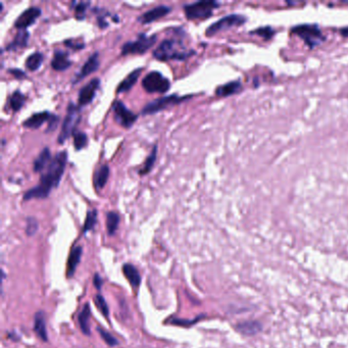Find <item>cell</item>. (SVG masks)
<instances>
[{"label":"cell","instance_id":"obj_34","mask_svg":"<svg viewBox=\"0 0 348 348\" xmlns=\"http://www.w3.org/2000/svg\"><path fill=\"white\" fill-rule=\"evenodd\" d=\"M94 302H95L96 307L99 309V312H100L103 315V317L104 318H108L109 309H108V305H107L105 299L103 298V296L101 294L95 295Z\"/></svg>","mask_w":348,"mask_h":348},{"label":"cell","instance_id":"obj_13","mask_svg":"<svg viewBox=\"0 0 348 348\" xmlns=\"http://www.w3.org/2000/svg\"><path fill=\"white\" fill-rule=\"evenodd\" d=\"M98 68H99V53L94 52L91 56H89L88 59H87V61L84 64L81 71L76 75V77H75V79L73 80V83H75V84L79 83L80 81L85 79L87 76H89L90 74L97 71Z\"/></svg>","mask_w":348,"mask_h":348},{"label":"cell","instance_id":"obj_1","mask_svg":"<svg viewBox=\"0 0 348 348\" xmlns=\"http://www.w3.org/2000/svg\"><path fill=\"white\" fill-rule=\"evenodd\" d=\"M67 161L68 152H58L54 158H52L46 172L41 175L40 183L24 194V200L44 199V198H47L53 188L58 187L61 177H63L65 173Z\"/></svg>","mask_w":348,"mask_h":348},{"label":"cell","instance_id":"obj_23","mask_svg":"<svg viewBox=\"0 0 348 348\" xmlns=\"http://www.w3.org/2000/svg\"><path fill=\"white\" fill-rule=\"evenodd\" d=\"M241 89H242V85L240 81H232L218 87L216 90V94L219 97H228L240 92Z\"/></svg>","mask_w":348,"mask_h":348},{"label":"cell","instance_id":"obj_11","mask_svg":"<svg viewBox=\"0 0 348 348\" xmlns=\"http://www.w3.org/2000/svg\"><path fill=\"white\" fill-rule=\"evenodd\" d=\"M41 14L42 11L39 7H29L27 10H25L15 22V27L19 30H26L27 28L31 27L33 24H35V22L38 20Z\"/></svg>","mask_w":348,"mask_h":348},{"label":"cell","instance_id":"obj_6","mask_svg":"<svg viewBox=\"0 0 348 348\" xmlns=\"http://www.w3.org/2000/svg\"><path fill=\"white\" fill-rule=\"evenodd\" d=\"M157 36L150 35L147 36L146 34H140L137 39L133 42H127L122 47V55H129V54H144L147 50H149L156 42Z\"/></svg>","mask_w":348,"mask_h":348},{"label":"cell","instance_id":"obj_30","mask_svg":"<svg viewBox=\"0 0 348 348\" xmlns=\"http://www.w3.org/2000/svg\"><path fill=\"white\" fill-rule=\"evenodd\" d=\"M25 101H26V97H25V95L21 91L17 90L12 93L9 98L10 108L14 111H19L23 107Z\"/></svg>","mask_w":348,"mask_h":348},{"label":"cell","instance_id":"obj_14","mask_svg":"<svg viewBox=\"0 0 348 348\" xmlns=\"http://www.w3.org/2000/svg\"><path fill=\"white\" fill-rule=\"evenodd\" d=\"M172 8L170 6H167V5H158V6H155L153 7L152 9L150 10H148L146 12H144V14L138 18V21L141 23V24H150L152 22H155L161 18H164L166 17L167 15H169L170 12H171Z\"/></svg>","mask_w":348,"mask_h":348},{"label":"cell","instance_id":"obj_33","mask_svg":"<svg viewBox=\"0 0 348 348\" xmlns=\"http://www.w3.org/2000/svg\"><path fill=\"white\" fill-rule=\"evenodd\" d=\"M96 330L98 331L99 334H100V337L103 339V341H104L107 345H109V346H111V347H114V346H117V345L119 344L118 339L114 336V335H111L108 331H106L105 329H103V328H101V327H97Z\"/></svg>","mask_w":348,"mask_h":348},{"label":"cell","instance_id":"obj_17","mask_svg":"<svg viewBox=\"0 0 348 348\" xmlns=\"http://www.w3.org/2000/svg\"><path fill=\"white\" fill-rule=\"evenodd\" d=\"M51 114H49L48 111H42V113H37L33 116H31L30 118H28L26 121L24 122L23 126L25 128L28 129H33L36 130L40 128L44 123H46L47 121H49L50 119Z\"/></svg>","mask_w":348,"mask_h":348},{"label":"cell","instance_id":"obj_21","mask_svg":"<svg viewBox=\"0 0 348 348\" xmlns=\"http://www.w3.org/2000/svg\"><path fill=\"white\" fill-rule=\"evenodd\" d=\"M34 331L42 341H48V335L46 331V322L45 317L42 312H38L34 318Z\"/></svg>","mask_w":348,"mask_h":348},{"label":"cell","instance_id":"obj_9","mask_svg":"<svg viewBox=\"0 0 348 348\" xmlns=\"http://www.w3.org/2000/svg\"><path fill=\"white\" fill-rule=\"evenodd\" d=\"M186 97H180L178 95H170V96H165L160 97L156 100H153L151 102L147 103L144 108L142 109L143 115H153L161 111L164 109H167L170 106L177 105L181 103L183 100H185Z\"/></svg>","mask_w":348,"mask_h":348},{"label":"cell","instance_id":"obj_35","mask_svg":"<svg viewBox=\"0 0 348 348\" xmlns=\"http://www.w3.org/2000/svg\"><path fill=\"white\" fill-rule=\"evenodd\" d=\"M75 9V17L77 20H84L86 16V10L90 6V2H73Z\"/></svg>","mask_w":348,"mask_h":348},{"label":"cell","instance_id":"obj_36","mask_svg":"<svg viewBox=\"0 0 348 348\" xmlns=\"http://www.w3.org/2000/svg\"><path fill=\"white\" fill-rule=\"evenodd\" d=\"M203 318V316H199L193 320H183V319H177L174 318L171 320V324L172 325H176V326H181V327H191L192 325H194L195 323H197L199 320H201Z\"/></svg>","mask_w":348,"mask_h":348},{"label":"cell","instance_id":"obj_12","mask_svg":"<svg viewBox=\"0 0 348 348\" xmlns=\"http://www.w3.org/2000/svg\"><path fill=\"white\" fill-rule=\"evenodd\" d=\"M99 85H100V80L94 78L88 84H86L84 87H82L78 97L79 106H85L92 102V100L95 97L96 91L99 88Z\"/></svg>","mask_w":348,"mask_h":348},{"label":"cell","instance_id":"obj_26","mask_svg":"<svg viewBox=\"0 0 348 348\" xmlns=\"http://www.w3.org/2000/svg\"><path fill=\"white\" fill-rule=\"evenodd\" d=\"M109 177V167L107 165H103L99 168L95 174L94 177V186L96 189H102Z\"/></svg>","mask_w":348,"mask_h":348},{"label":"cell","instance_id":"obj_18","mask_svg":"<svg viewBox=\"0 0 348 348\" xmlns=\"http://www.w3.org/2000/svg\"><path fill=\"white\" fill-rule=\"evenodd\" d=\"M123 273H124V276H125L126 279L129 281L133 289L135 290L137 289L141 283V276L139 274L138 270L131 264H125L123 266Z\"/></svg>","mask_w":348,"mask_h":348},{"label":"cell","instance_id":"obj_40","mask_svg":"<svg viewBox=\"0 0 348 348\" xmlns=\"http://www.w3.org/2000/svg\"><path fill=\"white\" fill-rule=\"evenodd\" d=\"M65 45L68 46L69 48L74 49V50H80V49H83L85 47L84 43L81 42H74L72 40H67L65 41Z\"/></svg>","mask_w":348,"mask_h":348},{"label":"cell","instance_id":"obj_24","mask_svg":"<svg viewBox=\"0 0 348 348\" xmlns=\"http://www.w3.org/2000/svg\"><path fill=\"white\" fill-rule=\"evenodd\" d=\"M90 317H91V308L89 306V303H86L82 309V312L80 313V315L78 317V321H79L82 333L87 335V336H89V335L91 334L90 324H89Z\"/></svg>","mask_w":348,"mask_h":348},{"label":"cell","instance_id":"obj_2","mask_svg":"<svg viewBox=\"0 0 348 348\" xmlns=\"http://www.w3.org/2000/svg\"><path fill=\"white\" fill-rule=\"evenodd\" d=\"M194 51H186L180 41L173 39H166L161 42L153 51L154 58L167 61V60H184L193 54Z\"/></svg>","mask_w":348,"mask_h":348},{"label":"cell","instance_id":"obj_41","mask_svg":"<svg viewBox=\"0 0 348 348\" xmlns=\"http://www.w3.org/2000/svg\"><path fill=\"white\" fill-rule=\"evenodd\" d=\"M8 72L12 75V76L16 77L18 80H22V79H25L27 76H26V74H25L22 70L20 69H9Z\"/></svg>","mask_w":348,"mask_h":348},{"label":"cell","instance_id":"obj_8","mask_svg":"<svg viewBox=\"0 0 348 348\" xmlns=\"http://www.w3.org/2000/svg\"><path fill=\"white\" fill-rule=\"evenodd\" d=\"M245 22H246V18L242 15H236V14L229 15L222 18L221 20L214 23L213 25H210L205 31V35L207 37L215 36L216 34L222 31H225L234 27L242 26Z\"/></svg>","mask_w":348,"mask_h":348},{"label":"cell","instance_id":"obj_31","mask_svg":"<svg viewBox=\"0 0 348 348\" xmlns=\"http://www.w3.org/2000/svg\"><path fill=\"white\" fill-rule=\"evenodd\" d=\"M96 223H97V211H96V209L89 210L88 213H87V217H86L84 226H83V233H86V232L93 230V228L96 225Z\"/></svg>","mask_w":348,"mask_h":348},{"label":"cell","instance_id":"obj_43","mask_svg":"<svg viewBox=\"0 0 348 348\" xmlns=\"http://www.w3.org/2000/svg\"><path fill=\"white\" fill-rule=\"evenodd\" d=\"M93 283H94V286H95L97 290H100V289H101V286H102L103 282H102V279H101L100 275L95 274L94 279H93Z\"/></svg>","mask_w":348,"mask_h":348},{"label":"cell","instance_id":"obj_3","mask_svg":"<svg viewBox=\"0 0 348 348\" xmlns=\"http://www.w3.org/2000/svg\"><path fill=\"white\" fill-rule=\"evenodd\" d=\"M81 118V106L70 103L67 110V116L64 120L63 126H61V130L57 138L59 144L65 143L66 140H68L76 132V128L79 125Z\"/></svg>","mask_w":348,"mask_h":348},{"label":"cell","instance_id":"obj_10","mask_svg":"<svg viewBox=\"0 0 348 348\" xmlns=\"http://www.w3.org/2000/svg\"><path fill=\"white\" fill-rule=\"evenodd\" d=\"M113 109L115 113V120L120 124V125L126 129H130L136 120L138 119L137 115H135L133 111H131L125 103H123L121 100H117L114 105Z\"/></svg>","mask_w":348,"mask_h":348},{"label":"cell","instance_id":"obj_15","mask_svg":"<svg viewBox=\"0 0 348 348\" xmlns=\"http://www.w3.org/2000/svg\"><path fill=\"white\" fill-rule=\"evenodd\" d=\"M83 253V248L81 246H75L72 248L71 253L68 258L67 263V277L72 278L75 275V272L78 265L81 262V256Z\"/></svg>","mask_w":348,"mask_h":348},{"label":"cell","instance_id":"obj_28","mask_svg":"<svg viewBox=\"0 0 348 348\" xmlns=\"http://www.w3.org/2000/svg\"><path fill=\"white\" fill-rule=\"evenodd\" d=\"M119 224H120V216L116 213V211H109L106 215V229H107V233L108 235H114L118 228H119Z\"/></svg>","mask_w":348,"mask_h":348},{"label":"cell","instance_id":"obj_27","mask_svg":"<svg viewBox=\"0 0 348 348\" xmlns=\"http://www.w3.org/2000/svg\"><path fill=\"white\" fill-rule=\"evenodd\" d=\"M156 156H157V146L154 145L150 154H149V156L146 158L143 167L139 170V172H138L139 175L144 176V175H147V174L150 173V171L152 170V168H153V166L155 164Z\"/></svg>","mask_w":348,"mask_h":348},{"label":"cell","instance_id":"obj_22","mask_svg":"<svg viewBox=\"0 0 348 348\" xmlns=\"http://www.w3.org/2000/svg\"><path fill=\"white\" fill-rule=\"evenodd\" d=\"M29 37H30V34L28 33L27 30H20L19 33L16 35L14 40H12L11 43H9L6 46V50L14 51V50H18V49H21V48H25L28 45Z\"/></svg>","mask_w":348,"mask_h":348},{"label":"cell","instance_id":"obj_29","mask_svg":"<svg viewBox=\"0 0 348 348\" xmlns=\"http://www.w3.org/2000/svg\"><path fill=\"white\" fill-rule=\"evenodd\" d=\"M43 60H44V56L42 53L35 52V53L29 55V57L27 58L26 68L31 72H35L41 67Z\"/></svg>","mask_w":348,"mask_h":348},{"label":"cell","instance_id":"obj_16","mask_svg":"<svg viewBox=\"0 0 348 348\" xmlns=\"http://www.w3.org/2000/svg\"><path fill=\"white\" fill-rule=\"evenodd\" d=\"M72 66V61L69 58V54L63 50H56L51 60V67L57 72L68 70Z\"/></svg>","mask_w":348,"mask_h":348},{"label":"cell","instance_id":"obj_4","mask_svg":"<svg viewBox=\"0 0 348 348\" xmlns=\"http://www.w3.org/2000/svg\"><path fill=\"white\" fill-rule=\"evenodd\" d=\"M292 34L297 35L299 38L310 47H316L325 41V36L323 35L322 30L316 24H302L295 26L291 30Z\"/></svg>","mask_w":348,"mask_h":348},{"label":"cell","instance_id":"obj_32","mask_svg":"<svg viewBox=\"0 0 348 348\" xmlns=\"http://www.w3.org/2000/svg\"><path fill=\"white\" fill-rule=\"evenodd\" d=\"M88 144V137L84 132L76 131L74 133V146L76 150H81Z\"/></svg>","mask_w":348,"mask_h":348},{"label":"cell","instance_id":"obj_25","mask_svg":"<svg viewBox=\"0 0 348 348\" xmlns=\"http://www.w3.org/2000/svg\"><path fill=\"white\" fill-rule=\"evenodd\" d=\"M236 328H237V330L242 334L247 335V336H252V335L257 334L260 330H262V325H260L258 322L249 321V322L240 323Z\"/></svg>","mask_w":348,"mask_h":348},{"label":"cell","instance_id":"obj_44","mask_svg":"<svg viewBox=\"0 0 348 348\" xmlns=\"http://www.w3.org/2000/svg\"><path fill=\"white\" fill-rule=\"evenodd\" d=\"M341 34H342L343 36H348V28L342 29V30H341Z\"/></svg>","mask_w":348,"mask_h":348},{"label":"cell","instance_id":"obj_42","mask_svg":"<svg viewBox=\"0 0 348 348\" xmlns=\"http://www.w3.org/2000/svg\"><path fill=\"white\" fill-rule=\"evenodd\" d=\"M97 22L99 28L105 29L106 27H108V24L105 21V15H97Z\"/></svg>","mask_w":348,"mask_h":348},{"label":"cell","instance_id":"obj_39","mask_svg":"<svg viewBox=\"0 0 348 348\" xmlns=\"http://www.w3.org/2000/svg\"><path fill=\"white\" fill-rule=\"evenodd\" d=\"M58 121H59V118L57 116H54V115H51L50 119H49L48 121V127L46 129V132H53L56 128H57V125H58Z\"/></svg>","mask_w":348,"mask_h":348},{"label":"cell","instance_id":"obj_5","mask_svg":"<svg viewBox=\"0 0 348 348\" xmlns=\"http://www.w3.org/2000/svg\"><path fill=\"white\" fill-rule=\"evenodd\" d=\"M220 6L217 1H197L184 5V14L188 20L208 19L216 8Z\"/></svg>","mask_w":348,"mask_h":348},{"label":"cell","instance_id":"obj_7","mask_svg":"<svg viewBox=\"0 0 348 348\" xmlns=\"http://www.w3.org/2000/svg\"><path fill=\"white\" fill-rule=\"evenodd\" d=\"M142 87L149 93H166L171 88V83L168 78L159 72H150L142 80Z\"/></svg>","mask_w":348,"mask_h":348},{"label":"cell","instance_id":"obj_38","mask_svg":"<svg viewBox=\"0 0 348 348\" xmlns=\"http://www.w3.org/2000/svg\"><path fill=\"white\" fill-rule=\"evenodd\" d=\"M37 230H38V223L34 218H28L27 219V227H26V232L28 236H33Z\"/></svg>","mask_w":348,"mask_h":348},{"label":"cell","instance_id":"obj_20","mask_svg":"<svg viewBox=\"0 0 348 348\" xmlns=\"http://www.w3.org/2000/svg\"><path fill=\"white\" fill-rule=\"evenodd\" d=\"M142 72V69H137L130 73L128 76L124 79L117 88V93H122V92H127L133 88V86L136 84V82L138 81L140 74Z\"/></svg>","mask_w":348,"mask_h":348},{"label":"cell","instance_id":"obj_37","mask_svg":"<svg viewBox=\"0 0 348 348\" xmlns=\"http://www.w3.org/2000/svg\"><path fill=\"white\" fill-rule=\"evenodd\" d=\"M253 34H256L258 36H262L264 39L270 40L273 36L275 34V31L273 30L271 27H262L255 31H253Z\"/></svg>","mask_w":348,"mask_h":348},{"label":"cell","instance_id":"obj_19","mask_svg":"<svg viewBox=\"0 0 348 348\" xmlns=\"http://www.w3.org/2000/svg\"><path fill=\"white\" fill-rule=\"evenodd\" d=\"M51 152L48 147L43 148V150L40 152L35 160H34V172L42 173L45 169L48 168L49 164L51 163Z\"/></svg>","mask_w":348,"mask_h":348}]
</instances>
